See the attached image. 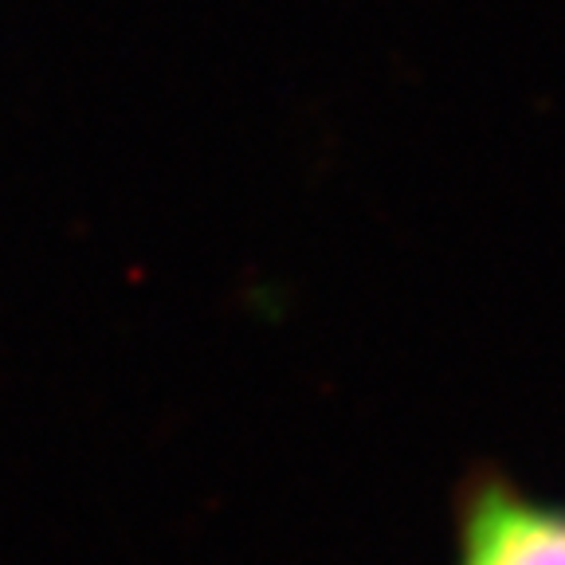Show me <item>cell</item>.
Segmentation results:
<instances>
[{"instance_id":"cell-1","label":"cell","mask_w":565,"mask_h":565,"mask_svg":"<svg viewBox=\"0 0 565 565\" xmlns=\"http://www.w3.org/2000/svg\"><path fill=\"white\" fill-rule=\"evenodd\" d=\"M456 565H565V503L476 463L451 494Z\"/></svg>"}]
</instances>
